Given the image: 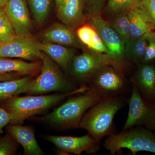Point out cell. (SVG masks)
Listing matches in <instances>:
<instances>
[{"label": "cell", "mask_w": 155, "mask_h": 155, "mask_svg": "<svg viewBox=\"0 0 155 155\" xmlns=\"http://www.w3.org/2000/svg\"><path fill=\"white\" fill-rule=\"evenodd\" d=\"M103 98L89 89L70 98L45 116L32 117L38 122L58 130L79 128L81 121L87 111Z\"/></svg>", "instance_id": "cell-1"}, {"label": "cell", "mask_w": 155, "mask_h": 155, "mask_svg": "<svg viewBox=\"0 0 155 155\" xmlns=\"http://www.w3.org/2000/svg\"><path fill=\"white\" fill-rule=\"evenodd\" d=\"M87 85L68 93H58L42 95L16 96L2 101V106L11 116L10 124L22 125L26 119L40 114L58 104L66 98L84 92L89 89Z\"/></svg>", "instance_id": "cell-2"}, {"label": "cell", "mask_w": 155, "mask_h": 155, "mask_svg": "<svg viewBox=\"0 0 155 155\" xmlns=\"http://www.w3.org/2000/svg\"><path fill=\"white\" fill-rule=\"evenodd\" d=\"M125 102L122 96L104 98L86 111L79 127L85 129L92 138L101 143L105 137L115 133L114 117L123 107Z\"/></svg>", "instance_id": "cell-3"}, {"label": "cell", "mask_w": 155, "mask_h": 155, "mask_svg": "<svg viewBox=\"0 0 155 155\" xmlns=\"http://www.w3.org/2000/svg\"><path fill=\"white\" fill-rule=\"evenodd\" d=\"M103 146L113 155L121 154L122 149H127L133 155L140 151L155 153V133L136 126L107 137Z\"/></svg>", "instance_id": "cell-4"}, {"label": "cell", "mask_w": 155, "mask_h": 155, "mask_svg": "<svg viewBox=\"0 0 155 155\" xmlns=\"http://www.w3.org/2000/svg\"><path fill=\"white\" fill-rule=\"evenodd\" d=\"M40 73L34 78L28 95H41L52 92L68 93L77 90L72 81L65 77L58 64L42 53Z\"/></svg>", "instance_id": "cell-5"}, {"label": "cell", "mask_w": 155, "mask_h": 155, "mask_svg": "<svg viewBox=\"0 0 155 155\" xmlns=\"http://www.w3.org/2000/svg\"><path fill=\"white\" fill-rule=\"evenodd\" d=\"M107 65L124 67L122 60L112 55L86 50L81 54L73 57L68 72L73 80L81 86L86 85L90 78L96 71Z\"/></svg>", "instance_id": "cell-6"}, {"label": "cell", "mask_w": 155, "mask_h": 155, "mask_svg": "<svg viewBox=\"0 0 155 155\" xmlns=\"http://www.w3.org/2000/svg\"><path fill=\"white\" fill-rule=\"evenodd\" d=\"M123 67L107 65L91 75L86 85L102 98L122 96L128 87Z\"/></svg>", "instance_id": "cell-7"}, {"label": "cell", "mask_w": 155, "mask_h": 155, "mask_svg": "<svg viewBox=\"0 0 155 155\" xmlns=\"http://www.w3.org/2000/svg\"><path fill=\"white\" fill-rule=\"evenodd\" d=\"M131 94L127 101L129 111L122 130L136 126H143L155 131V104L145 101L131 82Z\"/></svg>", "instance_id": "cell-8"}, {"label": "cell", "mask_w": 155, "mask_h": 155, "mask_svg": "<svg viewBox=\"0 0 155 155\" xmlns=\"http://www.w3.org/2000/svg\"><path fill=\"white\" fill-rule=\"evenodd\" d=\"M41 137L54 145L58 149V153L61 154L80 155L83 152L96 154L101 149V143L96 141L88 134L78 137L50 134Z\"/></svg>", "instance_id": "cell-9"}, {"label": "cell", "mask_w": 155, "mask_h": 155, "mask_svg": "<svg viewBox=\"0 0 155 155\" xmlns=\"http://www.w3.org/2000/svg\"><path fill=\"white\" fill-rule=\"evenodd\" d=\"M42 52L40 43L30 36L15 37L0 43V57L17 58L31 62L41 61Z\"/></svg>", "instance_id": "cell-10"}, {"label": "cell", "mask_w": 155, "mask_h": 155, "mask_svg": "<svg viewBox=\"0 0 155 155\" xmlns=\"http://www.w3.org/2000/svg\"><path fill=\"white\" fill-rule=\"evenodd\" d=\"M89 24L97 31L111 54L122 61L125 55V43L109 22L104 19L101 14H97L91 16Z\"/></svg>", "instance_id": "cell-11"}, {"label": "cell", "mask_w": 155, "mask_h": 155, "mask_svg": "<svg viewBox=\"0 0 155 155\" xmlns=\"http://www.w3.org/2000/svg\"><path fill=\"white\" fill-rule=\"evenodd\" d=\"M4 8L17 35L31 36V21L24 0H8Z\"/></svg>", "instance_id": "cell-12"}, {"label": "cell", "mask_w": 155, "mask_h": 155, "mask_svg": "<svg viewBox=\"0 0 155 155\" xmlns=\"http://www.w3.org/2000/svg\"><path fill=\"white\" fill-rule=\"evenodd\" d=\"M142 97L151 104H155V66L140 64L131 79Z\"/></svg>", "instance_id": "cell-13"}, {"label": "cell", "mask_w": 155, "mask_h": 155, "mask_svg": "<svg viewBox=\"0 0 155 155\" xmlns=\"http://www.w3.org/2000/svg\"><path fill=\"white\" fill-rule=\"evenodd\" d=\"M43 42L74 48L83 49L84 45L73 30L64 24L54 23L41 34Z\"/></svg>", "instance_id": "cell-14"}, {"label": "cell", "mask_w": 155, "mask_h": 155, "mask_svg": "<svg viewBox=\"0 0 155 155\" xmlns=\"http://www.w3.org/2000/svg\"><path fill=\"white\" fill-rule=\"evenodd\" d=\"M8 133L11 134L24 150V155H42L45 153L38 144L32 126L11 125L7 127Z\"/></svg>", "instance_id": "cell-15"}, {"label": "cell", "mask_w": 155, "mask_h": 155, "mask_svg": "<svg viewBox=\"0 0 155 155\" xmlns=\"http://www.w3.org/2000/svg\"><path fill=\"white\" fill-rule=\"evenodd\" d=\"M83 0H63L58 8V18L72 30L83 25Z\"/></svg>", "instance_id": "cell-16"}, {"label": "cell", "mask_w": 155, "mask_h": 155, "mask_svg": "<svg viewBox=\"0 0 155 155\" xmlns=\"http://www.w3.org/2000/svg\"><path fill=\"white\" fill-rule=\"evenodd\" d=\"M41 65V61L29 63L20 59L0 57V74L16 72L33 76L40 72Z\"/></svg>", "instance_id": "cell-17"}, {"label": "cell", "mask_w": 155, "mask_h": 155, "mask_svg": "<svg viewBox=\"0 0 155 155\" xmlns=\"http://www.w3.org/2000/svg\"><path fill=\"white\" fill-rule=\"evenodd\" d=\"M40 48L42 52L48 56L66 71H68L70 63L76 52L74 48L46 42L40 43Z\"/></svg>", "instance_id": "cell-18"}, {"label": "cell", "mask_w": 155, "mask_h": 155, "mask_svg": "<svg viewBox=\"0 0 155 155\" xmlns=\"http://www.w3.org/2000/svg\"><path fill=\"white\" fill-rule=\"evenodd\" d=\"M127 14L130 22V38L140 37L154 31L148 17L139 4L128 10Z\"/></svg>", "instance_id": "cell-19"}, {"label": "cell", "mask_w": 155, "mask_h": 155, "mask_svg": "<svg viewBox=\"0 0 155 155\" xmlns=\"http://www.w3.org/2000/svg\"><path fill=\"white\" fill-rule=\"evenodd\" d=\"M76 34L81 42L89 49L111 54L99 34L90 24L81 25L76 29Z\"/></svg>", "instance_id": "cell-20"}, {"label": "cell", "mask_w": 155, "mask_h": 155, "mask_svg": "<svg viewBox=\"0 0 155 155\" xmlns=\"http://www.w3.org/2000/svg\"><path fill=\"white\" fill-rule=\"evenodd\" d=\"M33 76L26 75L17 79L0 82V101L29 91Z\"/></svg>", "instance_id": "cell-21"}, {"label": "cell", "mask_w": 155, "mask_h": 155, "mask_svg": "<svg viewBox=\"0 0 155 155\" xmlns=\"http://www.w3.org/2000/svg\"><path fill=\"white\" fill-rule=\"evenodd\" d=\"M147 45L144 35L137 38H130L125 44V56L129 61L138 66L142 64Z\"/></svg>", "instance_id": "cell-22"}, {"label": "cell", "mask_w": 155, "mask_h": 155, "mask_svg": "<svg viewBox=\"0 0 155 155\" xmlns=\"http://www.w3.org/2000/svg\"><path fill=\"white\" fill-rule=\"evenodd\" d=\"M109 22L125 44L130 38V22L127 11L116 14L114 19Z\"/></svg>", "instance_id": "cell-23"}, {"label": "cell", "mask_w": 155, "mask_h": 155, "mask_svg": "<svg viewBox=\"0 0 155 155\" xmlns=\"http://www.w3.org/2000/svg\"><path fill=\"white\" fill-rule=\"evenodd\" d=\"M34 18L38 24L45 21L49 14L51 0H28Z\"/></svg>", "instance_id": "cell-24"}, {"label": "cell", "mask_w": 155, "mask_h": 155, "mask_svg": "<svg viewBox=\"0 0 155 155\" xmlns=\"http://www.w3.org/2000/svg\"><path fill=\"white\" fill-rule=\"evenodd\" d=\"M19 143L10 134L0 137V155H14L17 154Z\"/></svg>", "instance_id": "cell-25"}, {"label": "cell", "mask_w": 155, "mask_h": 155, "mask_svg": "<svg viewBox=\"0 0 155 155\" xmlns=\"http://www.w3.org/2000/svg\"><path fill=\"white\" fill-rule=\"evenodd\" d=\"M140 0H108L107 9L114 15L127 11L132 7L137 5Z\"/></svg>", "instance_id": "cell-26"}, {"label": "cell", "mask_w": 155, "mask_h": 155, "mask_svg": "<svg viewBox=\"0 0 155 155\" xmlns=\"http://www.w3.org/2000/svg\"><path fill=\"white\" fill-rule=\"evenodd\" d=\"M6 14L0 17V43L11 40L17 36Z\"/></svg>", "instance_id": "cell-27"}, {"label": "cell", "mask_w": 155, "mask_h": 155, "mask_svg": "<svg viewBox=\"0 0 155 155\" xmlns=\"http://www.w3.org/2000/svg\"><path fill=\"white\" fill-rule=\"evenodd\" d=\"M144 35L147 41L148 45L142 64L154 65L155 62V31H150Z\"/></svg>", "instance_id": "cell-28"}, {"label": "cell", "mask_w": 155, "mask_h": 155, "mask_svg": "<svg viewBox=\"0 0 155 155\" xmlns=\"http://www.w3.org/2000/svg\"><path fill=\"white\" fill-rule=\"evenodd\" d=\"M139 5L143 9L148 17L155 30V0H142Z\"/></svg>", "instance_id": "cell-29"}, {"label": "cell", "mask_w": 155, "mask_h": 155, "mask_svg": "<svg viewBox=\"0 0 155 155\" xmlns=\"http://www.w3.org/2000/svg\"><path fill=\"white\" fill-rule=\"evenodd\" d=\"M11 116L5 110L0 107V137L3 133V129L10 124Z\"/></svg>", "instance_id": "cell-30"}, {"label": "cell", "mask_w": 155, "mask_h": 155, "mask_svg": "<svg viewBox=\"0 0 155 155\" xmlns=\"http://www.w3.org/2000/svg\"><path fill=\"white\" fill-rule=\"evenodd\" d=\"M91 14L101 13L103 0H87Z\"/></svg>", "instance_id": "cell-31"}, {"label": "cell", "mask_w": 155, "mask_h": 155, "mask_svg": "<svg viewBox=\"0 0 155 155\" xmlns=\"http://www.w3.org/2000/svg\"><path fill=\"white\" fill-rule=\"evenodd\" d=\"M23 75L18 73H6V74H0V82L13 79H17L23 77Z\"/></svg>", "instance_id": "cell-32"}, {"label": "cell", "mask_w": 155, "mask_h": 155, "mask_svg": "<svg viewBox=\"0 0 155 155\" xmlns=\"http://www.w3.org/2000/svg\"><path fill=\"white\" fill-rule=\"evenodd\" d=\"M8 1V0H0V6L5 7Z\"/></svg>", "instance_id": "cell-33"}, {"label": "cell", "mask_w": 155, "mask_h": 155, "mask_svg": "<svg viewBox=\"0 0 155 155\" xmlns=\"http://www.w3.org/2000/svg\"><path fill=\"white\" fill-rule=\"evenodd\" d=\"M5 14V8L4 7L0 6V17Z\"/></svg>", "instance_id": "cell-34"}, {"label": "cell", "mask_w": 155, "mask_h": 155, "mask_svg": "<svg viewBox=\"0 0 155 155\" xmlns=\"http://www.w3.org/2000/svg\"><path fill=\"white\" fill-rule=\"evenodd\" d=\"M62 1L63 0H55V1L56 5V6H57V8L59 7V6L60 5L61 2H62Z\"/></svg>", "instance_id": "cell-35"}, {"label": "cell", "mask_w": 155, "mask_h": 155, "mask_svg": "<svg viewBox=\"0 0 155 155\" xmlns=\"http://www.w3.org/2000/svg\"><path fill=\"white\" fill-rule=\"evenodd\" d=\"M140 1H142V0H140Z\"/></svg>", "instance_id": "cell-36"}]
</instances>
